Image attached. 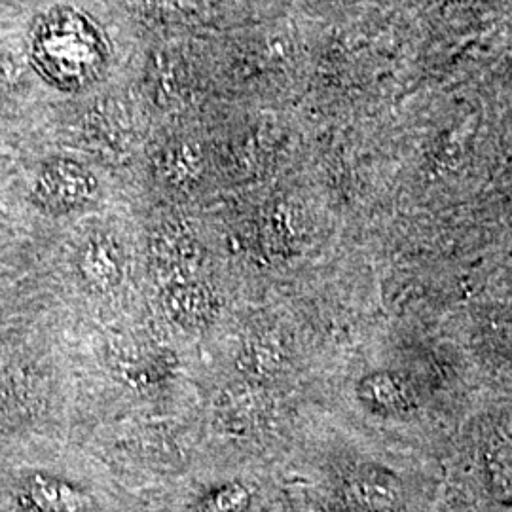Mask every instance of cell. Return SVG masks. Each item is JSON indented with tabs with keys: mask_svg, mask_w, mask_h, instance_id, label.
Listing matches in <instances>:
<instances>
[{
	"mask_svg": "<svg viewBox=\"0 0 512 512\" xmlns=\"http://www.w3.org/2000/svg\"><path fill=\"white\" fill-rule=\"evenodd\" d=\"M33 497L44 512L88 511V497L57 478L38 476L33 484Z\"/></svg>",
	"mask_w": 512,
	"mask_h": 512,
	"instance_id": "obj_10",
	"label": "cell"
},
{
	"mask_svg": "<svg viewBox=\"0 0 512 512\" xmlns=\"http://www.w3.org/2000/svg\"><path fill=\"white\" fill-rule=\"evenodd\" d=\"M154 169L158 181L173 192H190L202 183L205 175V158L202 150L186 139H177L165 145L156 160Z\"/></svg>",
	"mask_w": 512,
	"mask_h": 512,
	"instance_id": "obj_7",
	"label": "cell"
},
{
	"mask_svg": "<svg viewBox=\"0 0 512 512\" xmlns=\"http://www.w3.org/2000/svg\"><path fill=\"white\" fill-rule=\"evenodd\" d=\"M107 42L93 19L61 8L40 21L33 38L38 73L65 92L88 88L103 73Z\"/></svg>",
	"mask_w": 512,
	"mask_h": 512,
	"instance_id": "obj_1",
	"label": "cell"
},
{
	"mask_svg": "<svg viewBox=\"0 0 512 512\" xmlns=\"http://www.w3.org/2000/svg\"><path fill=\"white\" fill-rule=\"evenodd\" d=\"M165 315L183 329H205L219 311V300L203 281H183L162 287Z\"/></svg>",
	"mask_w": 512,
	"mask_h": 512,
	"instance_id": "obj_6",
	"label": "cell"
},
{
	"mask_svg": "<svg viewBox=\"0 0 512 512\" xmlns=\"http://www.w3.org/2000/svg\"><path fill=\"white\" fill-rule=\"evenodd\" d=\"M95 188V179L84 165L59 158L42 169L33 196L40 209L61 215L84 207L92 200Z\"/></svg>",
	"mask_w": 512,
	"mask_h": 512,
	"instance_id": "obj_2",
	"label": "cell"
},
{
	"mask_svg": "<svg viewBox=\"0 0 512 512\" xmlns=\"http://www.w3.org/2000/svg\"><path fill=\"white\" fill-rule=\"evenodd\" d=\"M359 401L365 404L370 412L387 418L406 414L408 408L412 406L408 389L404 387L403 382L393 374L385 372L366 376L359 384Z\"/></svg>",
	"mask_w": 512,
	"mask_h": 512,
	"instance_id": "obj_9",
	"label": "cell"
},
{
	"mask_svg": "<svg viewBox=\"0 0 512 512\" xmlns=\"http://www.w3.org/2000/svg\"><path fill=\"white\" fill-rule=\"evenodd\" d=\"M260 412L258 393L253 385L226 387L213 408V423L222 435L239 437L255 427Z\"/></svg>",
	"mask_w": 512,
	"mask_h": 512,
	"instance_id": "obj_8",
	"label": "cell"
},
{
	"mask_svg": "<svg viewBox=\"0 0 512 512\" xmlns=\"http://www.w3.org/2000/svg\"><path fill=\"white\" fill-rule=\"evenodd\" d=\"M126 258L118 241L109 236H90L82 243L76 268L82 285L92 293H109L124 277Z\"/></svg>",
	"mask_w": 512,
	"mask_h": 512,
	"instance_id": "obj_5",
	"label": "cell"
},
{
	"mask_svg": "<svg viewBox=\"0 0 512 512\" xmlns=\"http://www.w3.org/2000/svg\"><path fill=\"white\" fill-rule=\"evenodd\" d=\"M249 507V490L239 482H230L205 497L202 512H247Z\"/></svg>",
	"mask_w": 512,
	"mask_h": 512,
	"instance_id": "obj_11",
	"label": "cell"
},
{
	"mask_svg": "<svg viewBox=\"0 0 512 512\" xmlns=\"http://www.w3.org/2000/svg\"><path fill=\"white\" fill-rule=\"evenodd\" d=\"M340 497L348 512H403V486L380 465H359L349 471Z\"/></svg>",
	"mask_w": 512,
	"mask_h": 512,
	"instance_id": "obj_4",
	"label": "cell"
},
{
	"mask_svg": "<svg viewBox=\"0 0 512 512\" xmlns=\"http://www.w3.org/2000/svg\"><path fill=\"white\" fill-rule=\"evenodd\" d=\"M152 270L162 287L202 279L205 249L181 226L162 228L150 243Z\"/></svg>",
	"mask_w": 512,
	"mask_h": 512,
	"instance_id": "obj_3",
	"label": "cell"
}]
</instances>
